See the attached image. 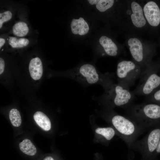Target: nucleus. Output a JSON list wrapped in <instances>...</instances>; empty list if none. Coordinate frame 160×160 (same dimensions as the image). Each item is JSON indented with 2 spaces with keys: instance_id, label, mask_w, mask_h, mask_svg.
I'll list each match as a JSON object with an SVG mask.
<instances>
[{
  "instance_id": "obj_1",
  "label": "nucleus",
  "mask_w": 160,
  "mask_h": 160,
  "mask_svg": "<svg viewBox=\"0 0 160 160\" xmlns=\"http://www.w3.org/2000/svg\"><path fill=\"white\" fill-rule=\"evenodd\" d=\"M126 110L127 117L146 130L153 121L160 119V105L158 104H132Z\"/></svg>"
},
{
  "instance_id": "obj_2",
  "label": "nucleus",
  "mask_w": 160,
  "mask_h": 160,
  "mask_svg": "<svg viewBox=\"0 0 160 160\" xmlns=\"http://www.w3.org/2000/svg\"><path fill=\"white\" fill-rule=\"evenodd\" d=\"M111 121L119 137L131 149L134 143L146 130L127 116L113 115Z\"/></svg>"
},
{
  "instance_id": "obj_3",
  "label": "nucleus",
  "mask_w": 160,
  "mask_h": 160,
  "mask_svg": "<svg viewBox=\"0 0 160 160\" xmlns=\"http://www.w3.org/2000/svg\"><path fill=\"white\" fill-rule=\"evenodd\" d=\"M126 41L133 61L144 69L151 64L152 54L142 39L134 35L130 36Z\"/></svg>"
},
{
  "instance_id": "obj_4",
  "label": "nucleus",
  "mask_w": 160,
  "mask_h": 160,
  "mask_svg": "<svg viewBox=\"0 0 160 160\" xmlns=\"http://www.w3.org/2000/svg\"><path fill=\"white\" fill-rule=\"evenodd\" d=\"M144 69L133 60L121 61L118 64L116 72L118 83L129 89Z\"/></svg>"
},
{
  "instance_id": "obj_5",
  "label": "nucleus",
  "mask_w": 160,
  "mask_h": 160,
  "mask_svg": "<svg viewBox=\"0 0 160 160\" xmlns=\"http://www.w3.org/2000/svg\"><path fill=\"white\" fill-rule=\"evenodd\" d=\"M122 3V20L130 27L137 30L147 27V23L143 13V5L138 1H132Z\"/></svg>"
},
{
  "instance_id": "obj_6",
  "label": "nucleus",
  "mask_w": 160,
  "mask_h": 160,
  "mask_svg": "<svg viewBox=\"0 0 160 160\" xmlns=\"http://www.w3.org/2000/svg\"><path fill=\"white\" fill-rule=\"evenodd\" d=\"M157 70L151 63L144 70L138 85L132 91L135 95L147 97L158 89L160 87V76Z\"/></svg>"
},
{
  "instance_id": "obj_7",
  "label": "nucleus",
  "mask_w": 160,
  "mask_h": 160,
  "mask_svg": "<svg viewBox=\"0 0 160 160\" xmlns=\"http://www.w3.org/2000/svg\"><path fill=\"white\" fill-rule=\"evenodd\" d=\"M106 90L104 97L111 105L126 109L133 104L135 95L121 84H113Z\"/></svg>"
},
{
  "instance_id": "obj_8",
  "label": "nucleus",
  "mask_w": 160,
  "mask_h": 160,
  "mask_svg": "<svg viewBox=\"0 0 160 160\" xmlns=\"http://www.w3.org/2000/svg\"><path fill=\"white\" fill-rule=\"evenodd\" d=\"M160 140V129L152 130L142 139L137 140L131 149L139 152L141 160H151L153 153L156 150Z\"/></svg>"
},
{
  "instance_id": "obj_9",
  "label": "nucleus",
  "mask_w": 160,
  "mask_h": 160,
  "mask_svg": "<svg viewBox=\"0 0 160 160\" xmlns=\"http://www.w3.org/2000/svg\"><path fill=\"white\" fill-rule=\"evenodd\" d=\"M76 75L79 79L89 84H95L101 81L105 84L106 89L113 84L109 78L106 76L101 77L95 67L86 64L82 65L76 73Z\"/></svg>"
},
{
  "instance_id": "obj_10",
  "label": "nucleus",
  "mask_w": 160,
  "mask_h": 160,
  "mask_svg": "<svg viewBox=\"0 0 160 160\" xmlns=\"http://www.w3.org/2000/svg\"><path fill=\"white\" fill-rule=\"evenodd\" d=\"M143 7L147 23L152 27L158 26L160 23V9L157 3L152 1H147Z\"/></svg>"
},
{
  "instance_id": "obj_11",
  "label": "nucleus",
  "mask_w": 160,
  "mask_h": 160,
  "mask_svg": "<svg viewBox=\"0 0 160 160\" xmlns=\"http://www.w3.org/2000/svg\"><path fill=\"white\" fill-rule=\"evenodd\" d=\"M99 42L103 48L106 54L111 56H115L120 54L116 44L109 37L103 36L99 39Z\"/></svg>"
},
{
  "instance_id": "obj_12",
  "label": "nucleus",
  "mask_w": 160,
  "mask_h": 160,
  "mask_svg": "<svg viewBox=\"0 0 160 160\" xmlns=\"http://www.w3.org/2000/svg\"><path fill=\"white\" fill-rule=\"evenodd\" d=\"M29 69L30 75L33 79H39L43 73V65L40 59L38 57L32 59L29 63Z\"/></svg>"
},
{
  "instance_id": "obj_13",
  "label": "nucleus",
  "mask_w": 160,
  "mask_h": 160,
  "mask_svg": "<svg viewBox=\"0 0 160 160\" xmlns=\"http://www.w3.org/2000/svg\"><path fill=\"white\" fill-rule=\"evenodd\" d=\"M71 27L72 32L73 34H78L81 36L87 34L89 30L88 24L81 17L78 19H73Z\"/></svg>"
},
{
  "instance_id": "obj_14",
  "label": "nucleus",
  "mask_w": 160,
  "mask_h": 160,
  "mask_svg": "<svg viewBox=\"0 0 160 160\" xmlns=\"http://www.w3.org/2000/svg\"><path fill=\"white\" fill-rule=\"evenodd\" d=\"M34 119L37 124L44 130H49L51 128V123L49 118L43 113L38 111L33 116Z\"/></svg>"
},
{
  "instance_id": "obj_15",
  "label": "nucleus",
  "mask_w": 160,
  "mask_h": 160,
  "mask_svg": "<svg viewBox=\"0 0 160 160\" xmlns=\"http://www.w3.org/2000/svg\"><path fill=\"white\" fill-rule=\"evenodd\" d=\"M19 147L21 151L28 156H34L37 152L36 147L29 139H25L19 144Z\"/></svg>"
},
{
  "instance_id": "obj_16",
  "label": "nucleus",
  "mask_w": 160,
  "mask_h": 160,
  "mask_svg": "<svg viewBox=\"0 0 160 160\" xmlns=\"http://www.w3.org/2000/svg\"><path fill=\"white\" fill-rule=\"evenodd\" d=\"M12 31L15 35L19 37H22L27 34L29 31V28L25 23L20 22L14 25Z\"/></svg>"
},
{
  "instance_id": "obj_17",
  "label": "nucleus",
  "mask_w": 160,
  "mask_h": 160,
  "mask_svg": "<svg viewBox=\"0 0 160 160\" xmlns=\"http://www.w3.org/2000/svg\"><path fill=\"white\" fill-rule=\"evenodd\" d=\"M95 132L102 136L107 140H111L115 135L114 129L111 127L98 128L95 130Z\"/></svg>"
},
{
  "instance_id": "obj_18",
  "label": "nucleus",
  "mask_w": 160,
  "mask_h": 160,
  "mask_svg": "<svg viewBox=\"0 0 160 160\" xmlns=\"http://www.w3.org/2000/svg\"><path fill=\"white\" fill-rule=\"evenodd\" d=\"M9 116L13 126L18 127L22 123L20 113L17 109L15 108L11 109L9 112Z\"/></svg>"
},
{
  "instance_id": "obj_19",
  "label": "nucleus",
  "mask_w": 160,
  "mask_h": 160,
  "mask_svg": "<svg viewBox=\"0 0 160 160\" xmlns=\"http://www.w3.org/2000/svg\"><path fill=\"white\" fill-rule=\"evenodd\" d=\"M8 42L13 48H20L25 47L29 43V40L26 38H21L19 39L14 37H9Z\"/></svg>"
},
{
  "instance_id": "obj_20",
  "label": "nucleus",
  "mask_w": 160,
  "mask_h": 160,
  "mask_svg": "<svg viewBox=\"0 0 160 160\" xmlns=\"http://www.w3.org/2000/svg\"><path fill=\"white\" fill-rule=\"evenodd\" d=\"M113 0H97L96 8L101 12H104L111 8L113 5Z\"/></svg>"
},
{
  "instance_id": "obj_21",
  "label": "nucleus",
  "mask_w": 160,
  "mask_h": 160,
  "mask_svg": "<svg viewBox=\"0 0 160 160\" xmlns=\"http://www.w3.org/2000/svg\"><path fill=\"white\" fill-rule=\"evenodd\" d=\"M160 103V89H158L150 95L147 97L146 103Z\"/></svg>"
},
{
  "instance_id": "obj_22",
  "label": "nucleus",
  "mask_w": 160,
  "mask_h": 160,
  "mask_svg": "<svg viewBox=\"0 0 160 160\" xmlns=\"http://www.w3.org/2000/svg\"><path fill=\"white\" fill-rule=\"evenodd\" d=\"M12 13L9 11L0 13V28H1L3 23L9 20L12 18Z\"/></svg>"
},
{
  "instance_id": "obj_23",
  "label": "nucleus",
  "mask_w": 160,
  "mask_h": 160,
  "mask_svg": "<svg viewBox=\"0 0 160 160\" xmlns=\"http://www.w3.org/2000/svg\"><path fill=\"white\" fill-rule=\"evenodd\" d=\"M5 66V63L4 60L0 58V74H2L4 71Z\"/></svg>"
},
{
  "instance_id": "obj_24",
  "label": "nucleus",
  "mask_w": 160,
  "mask_h": 160,
  "mask_svg": "<svg viewBox=\"0 0 160 160\" xmlns=\"http://www.w3.org/2000/svg\"><path fill=\"white\" fill-rule=\"evenodd\" d=\"M135 157L134 153L132 152H129V153L127 160H133Z\"/></svg>"
},
{
  "instance_id": "obj_25",
  "label": "nucleus",
  "mask_w": 160,
  "mask_h": 160,
  "mask_svg": "<svg viewBox=\"0 0 160 160\" xmlns=\"http://www.w3.org/2000/svg\"><path fill=\"white\" fill-rule=\"evenodd\" d=\"M5 42L4 39L1 38H0V48L3 46Z\"/></svg>"
},
{
  "instance_id": "obj_26",
  "label": "nucleus",
  "mask_w": 160,
  "mask_h": 160,
  "mask_svg": "<svg viewBox=\"0 0 160 160\" xmlns=\"http://www.w3.org/2000/svg\"><path fill=\"white\" fill-rule=\"evenodd\" d=\"M43 160H55V159L52 157L48 156L45 157Z\"/></svg>"
},
{
  "instance_id": "obj_27",
  "label": "nucleus",
  "mask_w": 160,
  "mask_h": 160,
  "mask_svg": "<svg viewBox=\"0 0 160 160\" xmlns=\"http://www.w3.org/2000/svg\"><path fill=\"white\" fill-rule=\"evenodd\" d=\"M156 152L157 153H160V140L159 142L157 148L156 149Z\"/></svg>"
}]
</instances>
